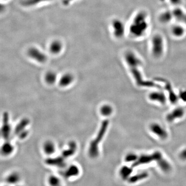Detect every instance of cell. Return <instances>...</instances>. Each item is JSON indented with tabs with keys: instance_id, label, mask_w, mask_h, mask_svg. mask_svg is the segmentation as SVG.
<instances>
[{
	"instance_id": "836d02e7",
	"label": "cell",
	"mask_w": 186,
	"mask_h": 186,
	"mask_svg": "<svg viewBox=\"0 0 186 186\" xmlns=\"http://www.w3.org/2000/svg\"><path fill=\"white\" fill-rule=\"evenodd\" d=\"M163 1H165L166 0H162ZM169 3L175 6H179L180 4H182V0H167Z\"/></svg>"
},
{
	"instance_id": "ba28073f",
	"label": "cell",
	"mask_w": 186,
	"mask_h": 186,
	"mask_svg": "<svg viewBox=\"0 0 186 186\" xmlns=\"http://www.w3.org/2000/svg\"><path fill=\"white\" fill-rule=\"evenodd\" d=\"M62 171V177L68 180H74L79 177L81 173L80 167L76 164H67Z\"/></svg>"
},
{
	"instance_id": "f35d334b",
	"label": "cell",
	"mask_w": 186,
	"mask_h": 186,
	"mask_svg": "<svg viewBox=\"0 0 186 186\" xmlns=\"http://www.w3.org/2000/svg\"><path fill=\"white\" fill-rule=\"evenodd\" d=\"M18 186V185H17V186Z\"/></svg>"
},
{
	"instance_id": "8fae6325",
	"label": "cell",
	"mask_w": 186,
	"mask_h": 186,
	"mask_svg": "<svg viewBox=\"0 0 186 186\" xmlns=\"http://www.w3.org/2000/svg\"><path fill=\"white\" fill-rule=\"evenodd\" d=\"M151 131L162 140H165L168 136L167 131L160 124L154 123L149 126Z\"/></svg>"
},
{
	"instance_id": "8992f818",
	"label": "cell",
	"mask_w": 186,
	"mask_h": 186,
	"mask_svg": "<svg viewBox=\"0 0 186 186\" xmlns=\"http://www.w3.org/2000/svg\"><path fill=\"white\" fill-rule=\"evenodd\" d=\"M27 53L31 60L40 64L45 63L48 60L47 54L41 49L35 46L29 48L27 50Z\"/></svg>"
},
{
	"instance_id": "ac0fdd59",
	"label": "cell",
	"mask_w": 186,
	"mask_h": 186,
	"mask_svg": "<svg viewBox=\"0 0 186 186\" xmlns=\"http://www.w3.org/2000/svg\"><path fill=\"white\" fill-rule=\"evenodd\" d=\"M74 81V76L69 72H66L62 74L60 77L58 83L60 87H67L72 84Z\"/></svg>"
},
{
	"instance_id": "8d00e7d4",
	"label": "cell",
	"mask_w": 186,
	"mask_h": 186,
	"mask_svg": "<svg viewBox=\"0 0 186 186\" xmlns=\"http://www.w3.org/2000/svg\"><path fill=\"white\" fill-rule=\"evenodd\" d=\"M10 186V185H7V184H5V185H3V186Z\"/></svg>"
},
{
	"instance_id": "d6986e66",
	"label": "cell",
	"mask_w": 186,
	"mask_h": 186,
	"mask_svg": "<svg viewBox=\"0 0 186 186\" xmlns=\"http://www.w3.org/2000/svg\"><path fill=\"white\" fill-rule=\"evenodd\" d=\"M14 150V146L11 143L10 140L5 141L1 146V153L4 157H8L12 155Z\"/></svg>"
},
{
	"instance_id": "d6a6232c",
	"label": "cell",
	"mask_w": 186,
	"mask_h": 186,
	"mask_svg": "<svg viewBox=\"0 0 186 186\" xmlns=\"http://www.w3.org/2000/svg\"><path fill=\"white\" fill-rule=\"evenodd\" d=\"M179 99L182 100V101L186 102V89H182L180 91L178 94Z\"/></svg>"
},
{
	"instance_id": "6da1fadb",
	"label": "cell",
	"mask_w": 186,
	"mask_h": 186,
	"mask_svg": "<svg viewBox=\"0 0 186 186\" xmlns=\"http://www.w3.org/2000/svg\"><path fill=\"white\" fill-rule=\"evenodd\" d=\"M149 29L148 13L145 10L138 11L133 17L127 31L132 38L141 39L145 36Z\"/></svg>"
},
{
	"instance_id": "1f68e13d",
	"label": "cell",
	"mask_w": 186,
	"mask_h": 186,
	"mask_svg": "<svg viewBox=\"0 0 186 186\" xmlns=\"http://www.w3.org/2000/svg\"><path fill=\"white\" fill-rule=\"evenodd\" d=\"M138 156L134 153H128L125 158V160L126 162H135L138 158Z\"/></svg>"
},
{
	"instance_id": "7a4b0ae2",
	"label": "cell",
	"mask_w": 186,
	"mask_h": 186,
	"mask_svg": "<svg viewBox=\"0 0 186 186\" xmlns=\"http://www.w3.org/2000/svg\"><path fill=\"white\" fill-rule=\"evenodd\" d=\"M109 126V120H105L101 123L99 130L95 138L91 141L89 145L88 154L92 159H95L99 156V144L103 140Z\"/></svg>"
},
{
	"instance_id": "5bb4252c",
	"label": "cell",
	"mask_w": 186,
	"mask_h": 186,
	"mask_svg": "<svg viewBox=\"0 0 186 186\" xmlns=\"http://www.w3.org/2000/svg\"><path fill=\"white\" fill-rule=\"evenodd\" d=\"M77 149L78 146L76 143L74 141H70L67 145V149H65L62 151L61 155L65 159H68L75 155L77 151Z\"/></svg>"
},
{
	"instance_id": "9a60e30c",
	"label": "cell",
	"mask_w": 186,
	"mask_h": 186,
	"mask_svg": "<svg viewBox=\"0 0 186 186\" xmlns=\"http://www.w3.org/2000/svg\"><path fill=\"white\" fill-rule=\"evenodd\" d=\"M153 161H155V156L154 153L151 155L144 154L141 155L140 156L138 157L137 160L132 164V167H136L140 165L147 164L151 163Z\"/></svg>"
},
{
	"instance_id": "484cf974",
	"label": "cell",
	"mask_w": 186,
	"mask_h": 186,
	"mask_svg": "<svg viewBox=\"0 0 186 186\" xmlns=\"http://www.w3.org/2000/svg\"><path fill=\"white\" fill-rule=\"evenodd\" d=\"M149 174L146 172H143L131 176L127 180L130 184H135L148 177Z\"/></svg>"
},
{
	"instance_id": "ffe728a7",
	"label": "cell",
	"mask_w": 186,
	"mask_h": 186,
	"mask_svg": "<svg viewBox=\"0 0 186 186\" xmlns=\"http://www.w3.org/2000/svg\"><path fill=\"white\" fill-rule=\"evenodd\" d=\"M43 151L48 156H52L56 152V145L52 141H46L43 145Z\"/></svg>"
},
{
	"instance_id": "e0dca14e",
	"label": "cell",
	"mask_w": 186,
	"mask_h": 186,
	"mask_svg": "<svg viewBox=\"0 0 186 186\" xmlns=\"http://www.w3.org/2000/svg\"><path fill=\"white\" fill-rule=\"evenodd\" d=\"M185 114V110L183 108L178 107L174 109L169 113L167 114L166 116V120L169 123L175 121L177 119L182 118Z\"/></svg>"
},
{
	"instance_id": "83f0119b",
	"label": "cell",
	"mask_w": 186,
	"mask_h": 186,
	"mask_svg": "<svg viewBox=\"0 0 186 186\" xmlns=\"http://www.w3.org/2000/svg\"><path fill=\"white\" fill-rule=\"evenodd\" d=\"M132 172L133 169L131 167L125 165L120 169L119 175L122 180H127L131 176V175L132 173Z\"/></svg>"
},
{
	"instance_id": "277c9868",
	"label": "cell",
	"mask_w": 186,
	"mask_h": 186,
	"mask_svg": "<svg viewBox=\"0 0 186 186\" xmlns=\"http://www.w3.org/2000/svg\"><path fill=\"white\" fill-rule=\"evenodd\" d=\"M140 66H134L129 67L130 72L132 74L133 77L136 82L137 85L139 87H157L160 88L159 85L150 81H145L143 80L142 76L140 71L139 70Z\"/></svg>"
},
{
	"instance_id": "f1b7e54d",
	"label": "cell",
	"mask_w": 186,
	"mask_h": 186,
	"mask_svg": "<svg viewBox=\"0 0 186 186\" xmlns=\"http://www.w3.org/2000/svg\"><path fill=\"white\" fill-rule=\"evenodd\" d=\"M45 81L49 85H53L58 80V76L53 71H49L45 75Z\"/></svg>"
},
{
	"instance_id": "f546056e",
	"label": "cell",
	"mask_w": 186,
	"mask_h": 186,
	"mask_svg": "<svg viewBox=\"0 0 186 186\" xmlns=\"http://www.w3.org/2000/svg\"><path fill=\"white\" fill-rule=\"evenodd\" d=\"M157 163L159 167L162 171L169 172L171 171V165L166 159L163 158V157L159 159V160H158Z\"/></svg>"
},
{
	"instance_id": "4fadbf2b",
	"label": "cell",
	"mask_w": 186,
	"mask_h": 186,
	"mask_svg": "<svg viewBox=\"0 0 186 186\" xmlns=\"http://www.w3.org/2000/svg\"><path fill=\"white\" fill-rule=\"evenodd\" d=\"M30 123V120L28 118H23L17 124L13 131V133L17 136L21 133L25 132L27 129V127L29 126Z\"/></svg>"
},
{
	"instance_id": "74e56055",
	"label": "cell",
	"mask_w": 186,
	"mask_h": 186,
	"mask_svg": "<svg viewBox=\"0 0 186 186\" xmlns=\"http://www.w3.org/2000/svg\"><path fill=\"white\" fill-rule=\"evenodd\" d=\"M1 1H7V0H1Z\"/></svg>"
},
{
	"instance_id": "cb8c5ba5",
	"label": "cell",
	"mask_w": 186,
	"mask_h": 186,
	"mask_svg": "<svg viewBox=\"0 0 186 186\" xmlns=\"http://www.w3.org/2000/svg\"><path fill=\"white\" fill-rule=\"evenodd\" d=\"M53 0H22L21 5L25 7H33L41 3L51 2Z\"/></svg>"
},
{
	"instance_id": "d4e9b609",
	"label": "cell",
	"mask_w": 186,
	"mask_h": 186,
	"mask_svg": "<svg viewBox=\"0 0 186 186\" xmlns=\"http://www.w3.org/2000/svg\"><path fill=\"white\" fill-rule=\"evenodd\" d=\"M172 18H174L172 12L165 10L161 12L159 16V20L162 23H168L171 22Z\"/></svg>"
},
{
	"instance_id": "44dd1931",
	"label": "cell",
	"mask_w": 186,
	"mask_h": 186,
	"mask_svg": "<svg viewBox=\"0 0 186 186\" xmlns=\"http://www.w3.org/2000/svg\"><path fill=\"white\" fill-rule=\"evenodd\" d=\"M149 99L151 101H157L161 104H164L167 101V97L162 92H153L149 94Z\"/></svg>"
},
{
	"instance_id": "e575fe53",
	"label": "cell",
	"mask_w": 186,
	"mask_h": 186,
	"mask_svg": "<svg viewBox=\"0 0 186 186\" xmlns=\"http://www.w3.org/2000/svg\"><path fill=\"white\" fill-rule=\"evenodd\" d=\"M180 157L182 160H186V149H185L180 151Z\"/></svg>"
},
{
	"instance_id": "7402d4cb",
	"label": "cell",
	"mask_w": 186,
	"mask_h": 186,
	"mask_svg": "<svg viewBox=\"0 0 186 186\" xmlns=\"http://www.w3.org/2000/svg\"><path fill=\"white\" fill-rule=\"evenodd\" d=\"M172 35L177 38H182L186 33V30L184 26L181 25H175L171 27Z\"/></svg>"
},
{
	"instance_id": "4316f807",
	"label": "cell",
	"mask_w": 186,
	"mask_h": 186,
	"mask_svg": "<svg viewBox=\"0 0 186 186\" xmlns=\"http://www.w3.org/2000/svg\"><path fill=\"white\" fill-rule=\"evenodd\" d=\"M47 182L49 186H62V178L55 174H51L49 175Z\"/></svg>"
},
{
	"instance_id": "5b68a950",
	"label": "cell",
	"mask_w": 186,
	"mask_h": 186,
	"mask_svg": "<svg viewBox=\"0 0 186 186\" xmlns=\"http://www.w3.org/2000/svg\"><path fill=\"white\" fill-rule=\"evenodd\" d=\"M14 130L10 125L9 115L7 112H4L2 116V125L1 127V136L4 140H10Z\"/></svg>"
},
{
	"instance_id": "4dcf8cb0",
	"label": "cell",
	"mask_w": 186,
	"mask_h": 186,
	"mask_svg": "<svg viewBox=\"0 0 186 186\" xmlns=\"http://www.w3.org/2000/svg\"><path fill=\"white\" fill-rule=\"evenodd\" d=\"M113 109L111 105L105 104L103 105L100 108V113L102 115L105 117H107L113 113Z\"/></svg>"
},
{
	"instance_id": "2e32d148",
	"label": "cell",
	"mask_w": 186,
	"mask_h": 186,
	"mask_svg": "<svg viewBox=\"0 0 186 186\" xmlns=\"http://www.w3.org/2000/svg\"><path fill=\"white\" fill-rule=\"evenodd\" d=\"M48 48L52 54L58 55L62 52L63 49V44L60 40L54 39L50 43Z\"/></svg>"
},
{
	"instance_id": "603a6c76",
	"label": "cell",
	"mask_w": 186,
	"mask_h": 186,
	"mask_svg": "<svg viewBox=\"0 0 186 186\" xmlns=\"http://www.w3.org/2000/svg\"><path fill=\"white\" fill-rule=\"evenodd\" d=\"M160 80L163 81L165 82V88L169 94V100L173 104L176 103L179 99L178 95H176L175 93L174 92L171 84L169 82L163 80L161 79H160Z\"/></svg>"
},
{
	"instance_id": "9c48e42d",
	"label": "cell",
	"mask_w": 186,
	"mask_h": 186,
	"mask_svg": "<svg viewBox=\"0 0 186 186\" xmlns=\"http://www.w3.org/2000/svg\"><path fill=\"white\" fill-rule=\"evenodd\" d=\"M124 59L129 67L134 66H140L142 61L138 56L131 50H128L124 54Z\"/></svg>"
},
{
	"instance_id": "d590c367",
	"label": "cell",
	"mask_w": 186,
	"mask_h": 186,
	"mask_svg": "<svg viewBox=\"0 0 186 186\" xmlns=\"http://www.w3.org/2000/svg\"><path fill=\"white\" fill-rule=\"evenodd\" d=\"M73 0H64V4L65 5H68L71 1H72Z\"/></svg>"
},
{
	"instance_id": "52a82bcc",
	"label": "cell",
	"mask_w": 186,
	"mask_h": 186,
	"mask_svg": "<svg viewBox=\"0 0 186 186\" xmlns=\"http://www.w3.org/2000/svg\"><path fill=\"white\" fill-rule=\"evenodd\" d=\"M111 29L114 37L116 39L123 38L126 33V26L124 22L119 19H114L111 23Z\"/></svg>"
},
{
	"instance_id": "30bf717a",
	"label": "cell",
	"mask_w": 186,
	"mask_h": 186,
	"mask_svg": "<svg viewBox=\"0 0 186 186\" xmlns=\"http://www.w3.org/2000/svg\"><path fill=\"white\" fill-rule=\"evenodd\" d=\"M67 159L60 155L58 157H50L48 158L45 160V163L47 165L50 167H58L60 169H62L67 165Z\"/></svg>"
},
{
	"instance_id": "7c38bea8",
	"label": "cell",
	"mask_w": 186,
	"mask_h": 186,
	"mask_svg": "<svg viewBox=\"0 0 186 186\" xmlns=\"http://www.w3.org/2000/svg\"><path fill=\"white\" fill-rule=\"evenodd\" d=\"M21 176L17 171H12L8 173L5 178V184L12 186H16L21 180Z\"/></svg>"
},
{
	"instance_id": "3957f363",
	"label": "cell",
	"mask_w": 186,
	"mask_h": 186,
	"mask_svg": "<svg viewBox=\"0 0 186 186\" xmlns=\"http://www.w3.org/2000/svg\"><path fill=\"white\" fill-rule=\"evenodd\" d=\"M165 45V40L161 34H156L153 36L151 40V50L153 56L160 58L164 53Z\"/></svg>"
}]
</instances>
